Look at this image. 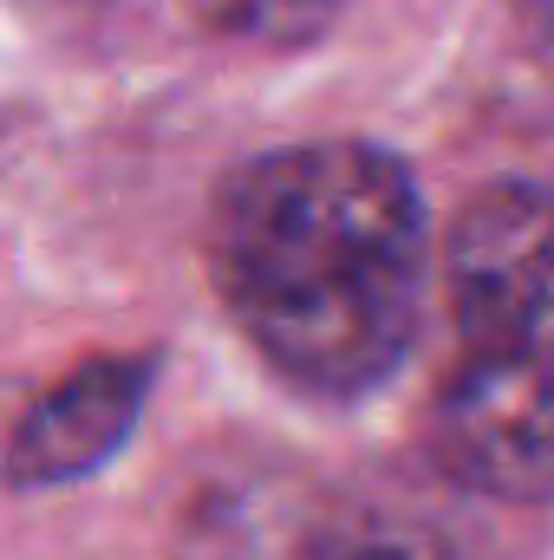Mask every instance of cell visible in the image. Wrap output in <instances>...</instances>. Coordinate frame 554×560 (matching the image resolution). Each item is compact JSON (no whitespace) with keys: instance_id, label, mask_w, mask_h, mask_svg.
Wrapping results in <instances>:
<instances>
[{"instance_id":"obj_3","label":"cell","mask_w":554,"mask_h":560,"mask_svg":"<svg viewBox=\"0 0 554 560\" xmlns=\"http://www.w3.org/2000/svg\"><path fill=\"white\" fill-rule=\"evenodd\" d=\"M150 385H157L150 352H105V359H85L66 378H53L13 423L7 482L13 489H59V482L105 469V456H118L125 436L138 430Z\"/></svg>"},{"instance_id":"obj_7","label":"cell","mask_w":554,"mask_h":560,"mask_svg":"<svg viewBox=\"0 0 554 560\" xmlns=\"http://www.w3.org/2000/svg\"><path fill=\"white\" fill-rule=\"evenodd\" d=\"M59 7H99V0H59Z\"/></svg>"},{"instance_id":"obj_2","label":"cell","mask_w":554,"mask_h":560,"mask_svg":"<svg viewBox=\"0 0 554 560\" xmlns=\"http://www.w3.org/2000/svg\"><path fill=\"white\" fill-rule=\"evenodd\" d=\"M443 300L437 469L496 502H554V189L522 176L476 189L443 242Z\"/></svg>"},{"instance_id":"obj_1","label":"cell","mask_w":554,"mask_h":560,"mask_svg":"<svg viewBox=\"0 0 554 560\" xmlns=\"http://www.w3.org/2000/svg\"><path fill=\"white\" fill-rule=\"evenodd\" d=\"M209 280L280 385L366 398L417 346L430 222L412 163L366 138L287 143L229 170Z\"/></svg>"},{"instance_id":"obj_5","label":"cell","mask_w":554,"mask_h":560,"mask_svg":"<svg viewBox=\"0 0 554 560\" xmlns=\"http://www.w3.org/2000/svg\"><path fill=\"white\" fill-rule=\"evenodd\" d=\"M189 7L209 33H229L249 46H307L313 33H326V20L346 0H189Z\"/></svg>"},{"instance_id":"obj_6","label":"cell","mask_w":554,"mask_h":560,"mask_svg":"<svg viewBox=\"0 0 554 560\" xmlns=\"http://www.w3.org/2000/svg\"><path fill=\"white\" fill-rule=\"evenodd\" d=\"M516 13H522V33H529L535 59L554 66V0H516Z\"/></svg>"},{"instance_id":"obj_4","label":"cell","mask_w":554,"mask_h":560,"mask_svg":"<svg viewBox=\"0 0 554 560\" xmlns=\"http://www.w3.org/2000/svg\"><path fill=\"white\" fill-rule=\"evenodd\" d=\"M293 560H489L463 528H450L443 515L412 509L399 495H346L333 509H320Z\"/></svg>"}]
</instances>
